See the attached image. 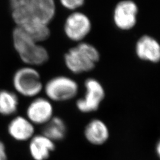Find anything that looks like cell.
I'll use <instances>...</instances> for the list:
<instances>
[{
  "mask_svg": "<svg viewBox=\"0 0 160 160\" xmlns=\"http://www.w3.org/2000/svg\"><path fill=\"white\" fill-rule=\"evenodd\" d=\"M12 42L20 59L26 65L39 67L49 61V55L46 48L18 27L13 30Z\"/></svg>",
  "mask_w": 160,
  "mask_h": 160,
  "instance_id": "obj_1",
  "label": "cell"
},
{
  "mask_svg": "<svg viewBox=\"0 0 160 160\" xmlns=\"http://www.w3.org/2000/svg\"><path fill=\"white\" fill-rule=\"evenodd\" d=\"M99 59L100 53L97 49L86 42H81L69 49L63 58L66 67L74 74L92 71Z\"/></svg>",
  "mask_w": 160,
  "mask_h": 160,
  "instance_id": "obj_2",
  "label": "cell"
},
{
  "mask_svg": "<svg viewBox=\"0 0 160 160\" xmlns=\"http://www.w3.org/2000/svg\"><path fill=\"white\" fill-rule=\"evenodd\" d=\"M12 84L16 93L28 98L38 97L44 87L39 71L33 67L28 65L14 72Z\"/></svg>",
  "mask_w": 160,
  "mask_h": 160,
  "instance_id": "obj_3",
  "label": "cell"
},
{
  "mask_svg": "<svg viewBox=\"0 0 160 160\" xmlns=\"http://www.w3.org/2000/svg\"><path fill=\"white\" fill-rule=\"evenodd\" d=\"M43 90L46 98L51 102H64L77 95L79 87L72 78L65 75H58L46 82Z\"/></svg>",
  "mask_w": 160,
  "mask_h": 160,
  "instance_id": "obj_4",
  "label": "cell"
},
{
  "mask_svg": "<svg viewBox=\"0 0 160 160\" xmlns=\"http://www.w3.org/2000/svg\"><path fill=\"white\" fill-rule=\"evenodd\" d=\"M84 96L77 101L76 106L82 113H90L97 110L105 96L102 85L96 79L88 78L84 82Z\"/></svg>",
  "mask_w": 160,
  "mask_h": 160,
  "instance_id": "obj_5",
  "label": "cell"
},
{
  "mask_svg": "<svg viewBox=\"0 0 160 160\" xmlns=\"http://www.w3.org/2000/svg\"><path fill=\"white\" fill-rule=\"evenodd\" d=\"M54 109L51 101L46 97L34 98L26 110V117L34 125L43 126L53 116Z\"/></svg>",
  "mask_w": 160,
  "mask_h": 160,
  "instance_id": "obj_6",
  "label": "cell"
},
{
  "mask_svg": "<svg viewBox=\"0 0 160 160\" xmlns=\"http://www.w3.org/2000/svg\"><path fill=\"white\" fill-rule=\"evenodd\" d=\"M92 23L84 13L75 12L67 17L64 24L67 37L74 42H81L90 32Z\"/></svg>",
  "mask_w": 160,
  "mask_h": 160,
  "instance_id": "obj_7",
  "label": "cell"
},
{
  "mask_svg": "<svg viewBox=\"0 0 160 160\" xmlns=\"http://www.w3.org/2000/svg\"><path fill=\"white\" fill-rule=\"evenodd\" d=\"M138 7L132 0L121 1L114 8L113 20L117 28L122 30L132 29L137 22Z\"/></svg>",
  "mask_w": 160,
  "mask_h": 160,
  "instance_id": "obj_8",
  "label": "cell"
},
{
  "mask_svg": "<svg viewBox=\"0 0 160 160\" xmlns=\"http://www.w3.org/2000/svg\"><path fill=\"white\" fill-rule=\"evenodd\" d=\"M7 132L11 137L19 142L30 141L34 135V125L26 118L16 116L9 122Z\"/></svg>",
  "mask_w": 160,
  "mask_h": 160,
  "instance_id": "obj_9",
  "label": "cell"
},
{
  "mask_svg": "<svg viewBox=\"0 0 160 160\" xmlns=\"http://www.w3.org/2000/svg\"><path fill=\"white\" fill-rule=\"evenodd\" d=\"M138 57L153 63L160 61V44L154 38L144 35L138 40L135 48Z\"/></svg>",
  "mask_w": 160,
  "mask_h": 160,
  "instance_id": "obj_10",
  "label": "cell"
},
{
  "mask_svg": "<svg viewBox=\"0 0 160 160\" xmlns=\"http://www.w3.org/2000/svg\"><path fill=\"white\" fill-rule=\"evenodd\" d=\"M29 152L34 160H48L55 149L53 141L44 135H34L30 140Z\"/></svg>",
  "mask_w": 160,
  "mask_h": 160,
  "instance_id": "obj_11",
  "label": "cell"
},
{
  "mask_svg": "<svg viewBox=\"0 0 160 160\" xmlns=\"http://www.w3.org/2000/svg\"><path fill=\"white\" fill-rule=\"evenodd\" d=\"M30 12L40 22L48 25L55 14L54 0H29Z\"/></svg>",
  "mask_w": 160,
  "mask_h": 160,
  "instance_id": "obj_12",
  "label": "cell"
},
{
  "mask_svg": "<svg viewBox=\"0 0 160 160\" xmlns=\"http://www.w3.org/2000/svg\"><path fill=\"white\" fill-rule=\"evenodd\" d=\"M84 136L90 143L97 145H102L109 138V129L103 121L93 119L86 125Z\"/></svg>",
  "mask_w": 160,
  "mask_h": 160,
  "instance_id": "obj_13",
  "label": "cell"
},
{
  "mask_svg": "<svg viewBox=\"0 0 160 160\" xmlns=\"http://www.w3.org/2000/svg\"><path fill=\"white\" fill-rule=\"evenodd\" d=\"M67 132V125L60 117L53 116L42 128V134L54 142L62 141Z\"/></svg>",
  "mask_w": 160,
  "mask_h": 160,
  "instance_id": "obj_14",
  "label": "cell"
},
{
  "mask_svg": "<svg viewBox=\"0 0 160 160\" xmlns=\"http://www.w3.org/2000/svg\"><path fill=\"white\" fill-rule=\"evenodd\" d=\"M19 99L17 93L8 90H0V114L10 116L16 114Z\"/></svg>",
  "mask_w": 160,
  "mask_h": 160,
  "instance_id": "obj_15",
  "label": "cell"
},
{
  "mask_svg": "<svg viewBox=\"0 0 160 160\" xmlns=\"http://www.w3.org/2000/svg\"><path fill=\"white\" fill-rule=\"evenodd\" d=\"M85 0H60L62 6L69 10H75L82 6Z\"/></svg>",
  "mask_w": 160,
  "mask_h": 160,
  "instance_id": "obj_16",
  "label": "cell"
},
{
  "mask_svg": "<svg viewBox=\"0 0 160 160\" xmlns=\"http://www.w3.org/2000/svg\"><path fill=\"white\" fill-rule=\"evenodd\" d=\"M0 160H7L6 146L1 141H0Z\"/></svg>",
  "mask_w": 160,
  "mask_h": 160,
  "instance_id": "obj_17",
  "label": "cell"
},
{
  "mask_svg": "<svg viewBox=\"0 0 160 160\" xmlns=\"http://www.w3.org/2000/svg\"><path fill=\"white\" fill-rule=\"evenodd\" d=\"M156 151H157V153L158 155V157H160V140L158 141V142L157 145V147H156Z\"/></svg>",
  "mask_w": 160,
  "mask_h": 160,
  "instance_id": "obj_18",
  "label": "cell"
}]
</instances>
